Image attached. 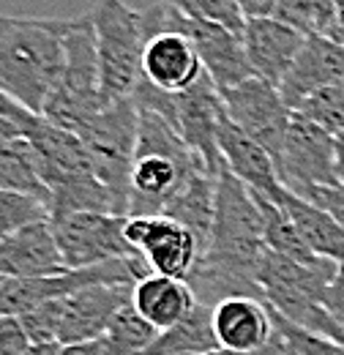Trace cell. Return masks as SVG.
Listing matches in <instances>:
<instances>
[{
	"mask_svg": "<svg viewBox=\"0 0 344 355\" xmlns=\"http://www.w3.org/2000/svg\"><path fill=\"white\" fill-rule=\"evenodd\" d=\"M218 153L224 159L227 173L243 180L249 189L262 191V194H273L282 189V180L276 173V162L273 156L259 145L257 139H252L243 129H238L224 110L221 126H218Z\"/></svg>",
	"mask_w": 344,
	"mask_h": 355,
	"instance_id": "d6986e66",
	"label": "cell"
},
{
	"mask_svg": "<svg viewBox=\"0 0 344 355\" xmlns=\"http://www.w3.org/2000/svg\"><path fill=\"white\" fill-rule=\"evenodd\" d=\"M287 350H290V347H287ZM290 355H298V353H295V350H290Z\"/></svg>",
	"mask_w": 344,
	"mask_h": 355,
	"instance_id": "7bdbcfd3",
	"label": "cell"
},
{
	"mask_svg": "<svg viewBox=\"0 0 344 355\" xmlns=\"http://www.w3.org/2000/svg\"><path fill=\"white\" fill-rule=\"evenodd\" d=\"M255 197H257L259 211H262V227H265V246H268V252L290 257L295 263H317L320 257L306 246V241L301 238V232L293 224V219L270 197H265L262 191H255Z\"/></svg>",
	"mask_w": 344,
	"mask_h": 355,
	"instance_id": "484cf974",
	"label": "cell"
},
{
	"mask_svg": "<svg viewBox=\"0 0 344 355\" xmlns=\"http://www.w3.org/2000/svg\"><path fill=\"white\" fill-rule=\"evenodd\" d=\"M306 202L317 205L320 211H325L331 219L344 227V183H334V186H311L303 194Z\"/></svg>",
	"mask_w": 344,
	"mask_h": 355,
	"instance_id": "d6a6232c",
	"label": "cell"
},
{
	"mask_svg": "<svg viewBox=\"0 0 344 355\" xmlns=\"http://www.w3.org/2000/svg\"><path fill=\"white\" fill-rule=\"evenodd\" d=\"M221 118H224V101L208 74L194 88L175 96V129L186 139V145L203 159V164L214 178L221 175V170H227L218 153Z\"/></svg>",
	"mask_w": 344,
	"mask_h": 355,
	"instance_id": "8fae6325",
	"label": "cell"
},
{
	"mask_svg": "<svg viewBox=\"0 0 344 355\" xmlns=\"http://www.w3.org/2000/svg\"><path fill=\"white\" fill-rule=\"evenodd\" d=\"M80 214L118 216L112 191L96 175H80L49 186V222H60Z\"/></svg>",
	"mask_w": 344,
	"mask_h": 355,
	"instance_id": "603a6c76",
	"label": "cell"
},
{
	"mask_svg": "<svg viewBox=\"0 0 344 355\" xmlns=\"http://www.w3.org/2000/svg\"><path fill=\"white\" fill-rule=\"evenodd\" d=\"M58 355H104V345L98 342H87V345H71V347H60Z\"/></svg>",
	"mask_w": 344,
	"mask_h": 355,
	"instance_id": "f35d334b",
	"label": "cell"
},
{
	"mask_svg": "<svg viewBox=\"0 0 344 355\" xmlns=\"http://www.w3.org/2000/svg\"><path fill=\"white\" fill-rule=\"evenodd\" d=\"M214 328L218 347L230 353H252L276 336L273 314L257 298H224L214 306Z\"/></svg>",
	"mask_w": 344,
	"mask_h": 355,
	"instance_id": "ac0fdd59",
	"label": "cell"
},
{
	"mask_svg": "<svg viewBox=\"0 0 344 355\" xmlns=\"http://www.w3.org/2000/svg\"><path fill=\"white\" fill-rule=\"evenodd\" d=\"M71 19L0 14V93L42 115L66 69Z\"/></svg>",
	"mask_w": 344,
	"mask_h": 355,
	"instance_id": "6da1fadb",
	"label": "cell"
},
{
	"mask_svg": "<svg viewBox=\"0 0 344 355\" xmlns=\"http://www.w3.org/2000/svg\"><path fill=\"white\" fill-rule=\"evenodd\" d=\"M69 270L52 222L22 227L0 241V279H42Z\"/></svg>",
	"mask_w": 344,
	"mask_h": 355,
	"instance_id": "2e32d148",
	"label": "cell"
},
{
	"mask_svg": "<svg viewBox=\"0 0 344 355\" xmlns=\"http://www.w3.org/2000/svg\"><path fill=\"white\" fill-rule=\"evenodd\" d=\"M39 222H49V205L44 200L17 191H0V241Z\"/></svg>",
	"mask_w": 344,
	"mask_h": 355,
	"instance_id": "f546056e",
	"label": "cell"
},
{
	"mask_svg": "<svg viewBox=\"0 0 344 355\" xmlns=\"http://www.w3.org/2000/svg\"><path fill=\"white\" fill-rule=\"evenodd\" d=\"M214 214H216V178L208 173H197L167 205L162 216L172 222L183 224L203 246V254L211 243L214 232Z\"/></svg>",
	"mask_w": 344,
	"mask_h": 355,
	"instance_id": "7402d4cb",
	"label": "cell"
},
{
	"mask_svg": "<svg viewBox=\"0 0 344 355\" xmlns=\"http://www.w3.org/2000/svg\"><path fill=\"white\" fill-rule=\"evenodd\" d=\"M0 282H3V279H0Z\"/></svg>",
	"mask_w": 344,
	"mask_h": 355,
	"instance_id": "ee69618b",
	"label": "cell"
},
{
	"mask_svg": "<svg viewBox=\"0 0 344 355\" xmlns=\"http://www.w3.org/2000/svg\"><path fill=\"white\" fill-rule=\"evenodd\" d=\"M101 66L93 17H74L66 36V69L55 93L46 98L42 118L58 129L77 134L85 129L101 110Z\"/></svg>",
	"mask_w": 344,
	"mask_h": 355,
	"instance_id": "5b68a950",
	"label": "cell"
},
{
	"mask_svg": "<svg viewBox=\"0 0 344 355\" xmlns=\"http://www.w3.org/2000/svg\"><path fill=\"white\" fill-rule=\"evenodd\" d=\"M342 3L344 0H317V11H314V33L317 36H322L331 28V22L336 17V8Z\"/></svg>",
	"mask_w": 344,
	"mask_h": 355,
	"instance_id": "e575fe53",
	"label": "cell"
},
{
	"mask_svg": "<svg viewBox=\"0 0 344 355\" xmlns=\"http://www.w3.org/2000/svg\"><path fill=\"white\" fill-rule=\"evenodd\" d=\"M145 83L164 93H186L205 77V66L197 55L189 36L178 31L156 33L145 46V63H142Z\"/></svg>",
	"mask_w": 344,
	"mask_h": 355,
	"instance_id": "9a60e30c",
	"label": "cell"
},
{
	"mask_svg": "<svg viewBox=\"0 0 344 355\" xmlns=\"http://www.w3.org/2000/svg\"><path fill=\"white\" fill-rule=\"evenodd\" d=\"M58 350H60V345H31L28 353L22 355H58Z\"/></svg>",
	"mask_w": 344,
	"mask_h": 355,
	"instance_id": "b9f144b4",
	"label": "cell"
},
{
	"mask_svg": "<svg viewBox=\"0 0 344 355\" xmlns=\"http://www.w3.org/2000/svg\"><path fill=\"white\" fill-rule=\"evenodd\" d=\"M0 115H3V118H8V121H14L17 126H22L33 112H28V110H25V107H19L17 101H11L6 93H0Z\"/></svg>",
	"mask_w": 344,
	"mask_h": 355,
	"instance_id": "8d00e7d4",
	"label": "cell"
},
{
	"mask_svg": "<svg viewBox=\"0 0 344 355\" xmlns=\"http://www.w3.org/2000/svg\"><path fill=\"white\" fill-rule=\"evenodd\" d=\"M131 304L162 334L172 325H178L180 320H186L200 301L186 279H170V276L150 273L134 284Z\"/></svg>",
	"mask_w": 344,
	"mask_h": 355,
	"instance_id": "ffe728a7",
	"label": "cell"
},
{
	"mask_svg": "<svg viewBox=\"0 0 344 355\" xmlns=\"http://www.w3.org/2000/svg\"><path fill=\"white\" fill-rule=\"evenodd\" d=\"M336 178L344 183V132L336 134Z\"/></svg>",
	"mask_w": 344,
	"mask_h": 355,
	"instance_id": "60d3db41",
	"label": "cell"
},
{
	"mask_svg": "<svg viewBox=\"0 0 344 355\" xmlns=\"http://www.w3.org/2000/svg\"><path fill=\"white\" fill-rule=\"evenodd\" d=\"M270 197L290 219L298 227L301 238L306 241V246L320 257V260H331L336 266H344V227L336 219H331L325 211H320L317 205L306 202L303 197L293 194L290 189H279Z\"/></svg>",
	"mask_w": 344,
	"mask_h": 355,
	"instance_id": "44dd1931",
	"label": "cell"
},
{
	"mask_svg": "<svg viewBox=\"0 0 344 355\" xmlns=\"http://www.w3.org/2000/svg\"><path fill=\"white\" fill-rule=\"evenodd\" d=\"M314 11H317V0H276L273 17L306 36H311L314 33Z\"/></svg>",
	"mask_w": 344,
	"mask_h": 355,
	"instance_id": "1f68e13d",
	"label": "cell"
},
{
	"mask_svg": "<svg viewBox=\"0 0 344 355\" xmlns=\"http://www.w3.org/2000/svg\"><path fill=\"white\" fill-rule=\"evenodd\" d=\"M19 137H22V129H19L14 121H8V118H3V115H0V150H3L8 142L19 139Z\"/></svg>",
	"mask_w": 344,
	"mask_h": 355,
	"instance_id": "ab89813d",
	"label": "cell"
},
{
	"mask_svg": "<svg viewBox=\"0 0 344 355\" xmlns=\"http://www.w3.org/2000/svg\"><path fill=\"white\" fill-rule=\"evenodd\" d=\"M85 142L93 173L112 191L118 216H129V183L139 139V110L134 98L107 104L80 132Z\"/></svg>",
	"mask_w": 344,
	"mask_h": 355,
	"instance_id": "8992f818",
	"label": "cell"
},
{
	"mask_svg": "<svg viewBox=\"0 0 344 355\" xmlns=\"http://www.w3.org/2000/svg\"><path fill=\"white\" fill-rule=\"evenodd\" d=\"M276 173L284 189L303 197L311 186H334L336 178V137L293 112L290 132L282 153L276 156Z\"/></svg>",
	"mask_w": 344,
	"mask_h": 355,
	"instance_id": "ba28073f",
	"label": "cell"
},
{
	"mask_svg": "<svg viewBox=\"0 0 344 355\" xmlns=\"http://www.w3.org/2000/svg\"><path fill=\"white\" fill-rule=\"evenodd\" d=\"M134 298V284H93L69 298H63V322H60V347L98 342L115 314L126 309Z\"/></svg>",
	"mask_w": 344,
	"mask_h": 355,
	"instance_id": "7c38bea8",
	"label": "cell"
},
{
	"mask_svg": "<svg viewBox=\"0 0 344 355\" xmlns=\"http://www.w3.org/2000/svg\"><path fill=\"white\" fill-rule=\"evenodd\" d=\"M126 219L129 216L80 214L52 222L55 241L66 268L80 270V268L107 266L126 257H139L126 238Z\"/></svg>",
	"mask_w": 344,
	"mask_h": 355,
	"instance_id": "52a82bcc",
	"label": "cell"
},
{
	"mask_svg": "<svg viewBox=\"0 0 344 355\" xmlns=\"http://www.w3.org/2000/svg\"><path fill=\"white\" fill-rule=\"evenodd\" d=\"M164 6H170L175 11L191 17V19H203V22H214L221 25L238 36H243V28H246V14H243V6L241 0H159Z\"/></svg>",
	"mask_w": 344,
	"mask_h": 355,
	"instance_id": "83f0119b",
	"label": "cell"
},
{
	"mask_svg": "<svg viewBox=\"0 0 344 355\" xmlns=\"http://www.w3.org/2000/svg\"><path fill=\"white\" fill-rule=\"evenodd\" d=\"M344 80V44H336L325 36H306V44L298 52L293 69L282 80V96L287 107L295 112L303 101L328 85Z\"/></svg>",
	"mask_w": 344,
	"mask_h": 355,
	"instance_id": "e0dca14e",
	"label": "cell"
},
{
	"mask_svg": "<svg viewBox=\"0 0 344 355\" xmlns=\"http://www.w3.org/2000/svg\"><path fill=\"white\" fill-rule=\"evenodd\" d=\"M246 17H273L276 0H241Z\"/></svg>",
	"mask_w": 344,
	"mask_h": 355,
	"instance_id": "74e56055",
	"label": "cell"
},
{
	"mask_svg": "<svg viewBox=\"0 0 344 355\" xmlns=\"http://www.w3.org/2000/svg\"><path fill=\"white\" fill-rule=\"evenodd\" d=\"M211 355H290V350H287V342L282 339V334L276 331V336L265 345V347H259V350H252V353H230V350H216V353Z\"/></svg>",
	"mask_w": 344,
	"mask_h": 355,
	"instance_id": "d590c367",
	"label": "cell"
},
{
	"mask_svg": "<svg viewBox=\"0 0 344 355\" xmlns=\"http://www.w3.org/2000/svg\"><path fill=\"white\" fill-rule=\"evenodd\" d=\"M31 345H60V322H63V298L42 304L33 311L17 317Z\"/></svg>",
	"mask_w": 344,
	"mask_h": 355,
	"instance_id": "4dcf8cb0",
	"label": "cell"
},
{
	"mask_svg": "<svg viewBox=\"0 0 344 355\" xmlns=\"http://www.w3.org/2000/svg\"><path fill=\"white\" fill-rule=\"evenodd\" d=\"M197 173H208V167L186 145L180 132L162 115L139 110V139L129 183V216H162L178 191Z\"/></svg>",
	"mask_w": 344,
	"mask_h": 355,
	"instance_id": "7a4b0ae2",
	"label": "cell"
},
{
	"mask_svg": "<svg viewBox=\"0 0 344 355\" xmlns=\"http://www.w3.org/2000/svg\"><path fill=\"white\" fill-rule=\"evenodd\" d=\"M31 342L19 325L17 317H0V355H22L28 353Z\"/></svg>",
	"mask_w": 344,
	"mask_h": 355,
	"instance_id": "836d02e7",
	"label": "cell"
},
{
	"mask_svg": "<svg viewBox=\"0 0 344 355\" xmlns=\"http://www.w3.org/2000/svg\"><path fill=\"white\" fill-rule=\"evenodd\" d=\"M218 93H221L227 118L252 139H257L276 162L293 123V110L287 107L282 90L259 77H252L235 88L218 90Z\"/></svg>",
	"mask_w": 344,
	"mask_h": 355,
	"instance_id": "9c48e42d",
	"label": "cell"
},
{
	"mask_svg": "<svg viewBox=\"0 0 344 355\" xmlns=\"http://www.w3.org/2000/svg\"><path fill=\"white\" fill-rule=\"evenodd\" d=\"M336 270L339 266L331 260L295 263L290 257L265 252L259 266V287L265 304L303 331L344 345L342 328L328 311V290Z\"/></svg>",
	"mask_w": 344,
	"mask_h": 355,
	"instance_id": "3957f363",
	"label": "cell"
},
{
	"mask_svg": "<svg viewBox=\"0 0 344 355\" xmlns=\"http://www.w3.org/2000/svg\"><path fill=\"white\" fill-rule=\"evenodd\" d=\"M216 350L221 347L214 328V306L197 304L186 320L162 331L145 355H211Z\"/></svg>",
	"mask_w": 344,
	"mask_h": 355,
	"instance_id": "cb8c5ba5",
	"label": "cell"
},
{
	"mask_svg": "<svg viewBox=\"0 0 344 355\" xmlns=\"http://www.w3.org/2000/svg\"><path fill=\"white\" fill-rule=\"evenodd\" d=\"M90 17L101 66V104L107 107L131 98L145 80L142 63L150 31L145 22V8L137 11L123 0H98Z\"/></svg>",
	"mask_w": 344,
	"mask_h": 355,
	"instance_id": "277c9868",
	"label": "cell"
},
{
	"mask_svg": "<svg viewBox=\"0 0 344 355\" xmlns=\"http://www.w3.org/2000/svg\"><path fill=\"white\" fill-rule=\"evenodd\" d=\"M156 336L159 331L134 309V304H129L115 314L110 331L101 336V345L104 355H145L156 342Z\"/></svg>",
	"mask_w": 344,
	"mask_h": 355,
	"instance_id": "4316f807",
	"label": "cell"
},
{
	"mask_svg": "<svg viewBox=\"0 0 344 355\" xmlns=\"http://www.w3.org/2000/svg\"><path fill=\"white\" fill-rule=\"evenodd\" d=\"M306 44V33L290 28L276 17H249L243 28V49L255 77L282 85L287 71L293 69L298 52Z\"/></svg>",
	"mask_w": 344,
	"mask_h": 355,
	"instance_id": "4fadbf2b",
	"label": "cell"
},
{
	"mask_svg": "<svg viewBox=\"0 0 344 355\" xmlns=\"http://www.w3.org/2000/svg\"><path fill=\"white\" fill-rule=\"evenodd\" d=\"M301 118L311 121L314 126L325 129L328 134H342L344 132V80L336 85H328L320 93L309 96L301 107L295 110Z\"/></svg>",
	"mask_w": 344,
	"mask_h": 355,
	"instance_id": "f1b7e54d",
	"label": "cell"
},
{
	"mask_svg": "<svg viewBox=\"0 0 344 355\" xmlns=\"http://www.w3.org/2000/svg\"><path fill=\"white\" fill-rule=\"evenodd\" d=\"M19 129L36 150L46 189L60 180H69V178L96 175L85 142L77 134L52 126L42 115H31Z\"/></svg>",
	"mask_w": 344,
	"mask_h": 355,
	"instance_id": "5bb4252c",
	"label": "cell"
},
{
	"mask_svg": "<svg viewBox=\"0 0 344 355\" xmlns=\"http://www.w3.org/2000/svg\"><path fill=\"white\" fill-rule=\"evenodd\" d=\"M0 191L31 194L49 205V189L42 178L36 150L25 139V134L0 150Z\"/></svg>",
	"mask_w": 344,
	"mask_h": 355,
	"instance_id": "d4e9b609",
	"label": "cell"
},
{
	"mask_svg": "<svg viewBox=\"0 0 344 355\" xmlns=\"http://www.w3.org/2000/svg\"><path fill=\"white\" fill-rule=\"evenodd\" d=\"M126 238L156 276L189 279L203 260L200 241L167 216H129Z\"/></svg>",
	"mask_w": 344,
	"mask_h": 355,
	"instance_id": "30bf717a",
	"label": "cell"
}]
</instances>
